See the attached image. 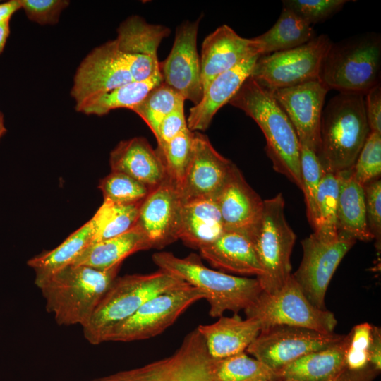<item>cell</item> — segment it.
<instances>
[{"mask_svg": "<svg viewBox=\"0 0 381 381\" xmlns=\"http://www.w3.org/2000/svg\"><path fill=\"white\" fill-rule=\"evenodd\" d=\"M365 96V109L370 131L381 134L380 83L370 89Z\"/></svg>", "mask_w": 381, "mask_h": 381, "instance_id": "cell-45", "label": "cell"}, {"mask_svg": "<svg viewBox=\"0 0 381 381\" xmlns=\"http://www.w3.org/2000/svg\"><path fill=\"white\" fill-rule=\"evenodd\" d=\"M200 18L187 20L177 27L171 50L159 65L162 82L194 105L203 95L200 59L197 50Z\"/></svg>", "mask_w": 381, "mask_h": 381, "instance_id": "cell-15", "label": "cell"}, {"mask_svg": "<svg viewBox=\"0 0 381 381\" xmlns=\"http://www.w3.org/2000/svg\"><path fill=\"white\" fill-rule=\"evenodd\" d=\"M315 37L311 24L289 8L283 6L273 26L265 33L253 38L258 43L262 56L297 47Z\"/></svg>", "mask_w": 381, "mask_h": 381, "instance_id": "cell-31", "label": "cell"}, {"mask_svg": "<svg viewBox=\"0 0 381 381\" xmlns=\"http://www.w3.org/2000/svg\"><path fill=\"white\" fill-rule=\"evenodd\" d=\"M197 329L205 340L212 358L220 359L245 352L260 332L259 322L253 318L243 320L238 314L219 317L210 325Z\"/></svg>", "mask_w": 381, "mask_h": 381, "instance_id": "cell-25", "label": "cell"}, {"mask_svg": "<svg viewBox=\"0 0 381 381\" xmlns=\"http://www.w3.org/2000/svg\"><path fill=\"white\" fill-rule=\"evenodd\" d=\"M344 335L324 334L310 329L274 325L260 330L246 351L277 373L297 358L328 347Z\"/></svg>", "mask_w": 381, "mask_h": 381, "instance_id": "cell-12", "label": "cell"}, {"mask_svg": "<svg viewBox=\"0 0 381 381\" xmlns=\"http://www.w3.org/2000/svg\"><path fill=\"white\" fill-rule=\"evenodd\" d=\"M121 265L99 270L70 265L54 273L36 285L45 300L47 311L54 315L59 325L84 327L117 277Z\"/></svg>", "mask_w": 381, "mask_h": 381, "instance_id": "cell-2", "label": "cell"}, {"mask_svg": "<svg viewBox=\"0 0 381 381\" xmlns=\"http://www.w3.org/2000/svg\"><path fill=\"white\" fill-rule=\"evenodd\" d=\"M188 129L184 107H182L166 116L159 124L155 135L157 142V147H162Z\"/></svg>", "mask_w": 381, "mask_h": 381, "instance_id": "cell-44", "label": "cell"}, {"mask_svg": "<svg viewBox=\"0 0 381 381\" xmlns=\"http://www.w3.org/2000/svg\"><path fill=\"white\" fill-rule=\"evenodd\" d=\"M27 17L40 25H54L70 1L66 0H19Z\"/></svg>", "mask_w": 381, "mask_h": 381, "instance_id": "cell-42", "label": "cell"}, {"mask_svg": "<svg viewBox=\"0 0 381 381\" xmlns=\"http://www.w3.org/2000/svg\"><path fill=\"white\" fill-rule=\"evenodd\" d=\"M152 259L159 270L200 290L210 304L212 318H219L226 310L234 314L245 310L262 291L257 277L234 276L210 269L195 254L179 258L171 253L159 252L153 254Z\"/></svg>", "mask_w": 381, "mask_h": 381, "instance_id": "cell-3", "label": "cell"}, {"mask_svg": "<svg viewBox=\"0 0 381 381\" xmlns=\"http://www.w3.org/2000/svg\"><path fill=\"white\" fill-rule=\"evenodd\" d=\"M133 81L115 40L94 48L83 59L73 78L71 95L77 111L88 102Z\"/></svg>", "mask_w": 381, "mask_h": 381, "instance_id": "cell-14", "label": "cell"}, {"mask_svg": "<svg viewBox=\"0 0 381 381\" xmlns=\"http://www.w3.org/2000/svg\"><path fill=\"white\" fill-rule=\"evenodd\" d=\"M98 188L104 200L121 205L141 203L152 190L133 177L112 171L99 181Z\"/></svg>", "mask_w": 381, "mask_h": 381, "instance_id": "cell-39", "label": "cell"}, {"mask_svg": "<svg viewBox=\"0 0 381 381\" xmlns=\"http://www.w3.org/2000/svg\"><path fill=\"white\" fill-rule=\"evenodd\" d=\"M109 164L112 171L124 173L151 190L167 177L162 157L143 137L119 143L110 153Z\"/></svg>", "mask_w": 381, "mask_h": 381, "instance_id": "cell-23", "label": "cell"}, {"mask_svg": "<svg viewBox=\"0 0 381 381\" xmlns=\"http://www.w3.org/2000/svg\"><path fill=\"white\" fill-rule=\"evenodd\" d=\"M212 373L214 381H280L277 373L245 352L212 358Z\"/></svg>", "mask_w": 381, "mask_h": 381, "instance_id": "cell-34", "label": "cell"}, {"mask_svg": "<svg viewBox=\"0 0 381 381\" xmlns=\"http://www.w3.org/2000/svg\"><path fill=\"white\" fill-rule=\"evenodd\" d=\"M378 373L379 371L369 365L358 370L346 369L339 376L330 381H373Z\"/></svg>", "mask_w": 381, "mask_h": 381, "instance_id": "cell-47", "label": "cell"}, {"mask_svg": "<svg viewBox=\"0 0 381 381\" xmlns=\"http://www.w3.org/2000/svg\"><path fill=\"white\" fill-rule=\"evenodd\" d=\"M225 231L215 198H198L183 202L179 239L187 246L201 249Z\"/></svg>", "mask_w": 381, "mask_h": 381, "instance_id": "cell-27", "label": "cell"}, {"mask_svg": "<svg viewBox=\"0 0 381 381\" xmlns=\"http://www.w3.org/2000/svg\"><path fill=\"white\" fill-rule=\"evenodd\" d=\"M21 8L19 0H10L0 3V22L9 21L12 15Z\"/></svg>", "mask_w": 381, "mask_h": 381, "instance_id": "cell-49", "label": "cell"}, {"mask_svg": "<svg viewBox=\"0 0 381 381\" xmlns=\"http://www.w3.org/2000/svg\"><path fill=\"white\" fill-rule=\"evenodd\" d=\"M284 205L282 193L264 200L262 216L248 234L263 272L257 278L268 294L279 290L291 275L290 257L296 234L286 219Z\"/></svg>", "mask_w": 381, "mask_h": 381, "instance_id": "cell-7", "label": "cell"}, {"mask_svg": "<svg viewBox=\"0 0 381 381\" xmlns=\"http://www.w3.org/2000/svg\"><path fill=\"white\" fill-rule=\"evenodd\" d=\"M161 83L162 78L158 71L147 79L130 82L88 102L79 111L101 116L118 108L131 110Z\"/></svg>", "mask_w": 381, "mask_h": 381, "instance_id": "cell-32", "label": "cell"}, {"mask_svg": "<svg viewBox=\"0 0 381 381\" xmlns=\"http://www.w3.org/2000/svg\"><path fill=\"white\" fill-rule=\"evenodd\" d=\"M356 241L345 235L332 241L314 233L301 241L303 258L293 277L308 300L325 310V297L329 282L340 262Z\"/></svg>", "mask_w": 381, "mask_h": 381, "instance_id": "cell-13", "label": "cell"}, {"mask_svg": "<svg viewBox=\"0 0 381 381\" xmlns=\"http://www.w3.org/2000/svg\"><path fill=\"white\" fill-rule=\"evenodd\" d=\"M302 188L308 220L313 229L317 226V195L325 170L317 153L300 143Z\"/></svg>", "mask_w": 381, "mask_h": 381, "instance_id": "cell-38", "label": "cell"}, {"mask_svg": "<svg viewBox=\"0 0 381 381\" xmlns=\"http://www.w3.org/2000/svg\"><path fill=\"white\" fill-rule=\"evenodd\" d=\"M6 132V128L4 126V116L0 112V140L4 135Z\"/></svg>", "mask_w": 381, "mask_h": 381, "instance_id": "cell-51", "label": "cell"}, {"mask_svg": "<svg viewBox=\"0 0 381 381\" xmlns=\"http://www.w3.org/2000/svg\"><path fill=\"white\" fill-rule=\"evenodd\" d=\"M150 248L147 238L135 224L121 235L90 243L71 265L107 270L121 265L131 254Z\"/></svg>", "mask_w": 381, "mask_h": 381, "instance_id": "cell-29", "label": "cell"}, {"mask_svg": "<svg viewBox=\"0 0 381 381\" xmlns=\"http://www.w3.org/2000/svg\"><path fill=\"white\" fill-rule=\"evenodd\" d=\"M183 205L179 188L167 177L142 202L136 225L151 248L161 249L179 239Z\"/></svg>", "mask_w": 381, "mask_h": 381, "instance_id": "cell-17", "label": "cell"}, {"mask_svg": "<svg viewBox=\"0 0 381 381\" xmlns=\"http://www.w3.org/2000/svg\"><path fill=\"white\" fill-rule=\"evenodd\" d=\"M199 250L205 260L221 272L256 277L263 274L250 238L245 233L225 230L213 243Z\"/></svg>", "mask_w": 381, "mask_h": 381, "instance_id": "cell-24", "label": "cell"}, {"mask_svg": "<svg viewBox=\"0 0 381 381\" xmlns=\"http://www.w3.org/2000/svg\"><path fill=\"white\" fill-rule=\"evenodd\" d=\"M260 56L246 59L216 76L203 91L201 100L190 109L187 119L190 131H205L217 111L228 103L250 75Z\"/></svg>", "mask_w": 381, "mask_h": 381, "instance_id": "cell-22", "label": "cell"}, {"mask_svg": "<svg viewBox=\"0 0 381 381\" xmlns=\"http://www.w3.org/2000/svg\"><path fill=\"white\" fill-rule=\"evenodd\" d=\"M9 33V21L0 22V54L4 51Z\"/></svg>", "mask_w": 381, "mask_h": 381, "instance_id": "cell-50", "label": "cell"}, {"mask_svg": "<svg viewBox=\"0 0 381 381\" xmlns=\"http://www.w3.org/2000/svg\"><path fill=\"white\" fill-rule=\"evenodd\" d=\"M260 56L253 38L238 35L227 25H222L207 35L202 44L200 68L204 90L218 75L234 67L243 60Z\"/></svg>", "mask_w": 381, "mask_h": 381, "instance_id": "cell-21", "label": "cell"}, {"mask_svg": "<svg viewBox=\"0 0 381 381\" xmlns=\"http://www.w3.org/2000/svg\"><path fill=\"white\" fill-rule=\"evenodd\" d=\"M193 138L194 133L188 129L157 149L163 160L167 177L179 190L192 157Z\"/></svg>", "mask_w": 381, "mask_h": 381, "instance_id": "cell-37", "label": "cell"}, {"mask_svg": "<svg viewBox=\"0 0 381 381\" xmlns=\"http://www.w3.org/2000/svg\"><path fill=\"white\" fill-rule=\"evenodd\" d=\"M337 173L324 172L317 195V226L314 234L321 240L332 241L339 237Z\"/></svg>", "mask_w": 381, "mask_h": 381, "instance_id": "cell-35", "label": "cell"}, {"mask_svg": "<svg viewBox=\"0 0 381 381\" xmlns=\"http://www.w3.org/2000/svg\"><path fill=\"white\" fill-rule=\"evenodd\" d=\"M369 363L380 372L381 368V332L380 328L373 325L372 340L368 349Z\"/></svg>", "mask_w": 381, "mask_h": 381, "instance_id": "cell-48", "label": "cell"}, {"mask_svg": "<svg viewBox=\"0 0 381 381\" xmlns=\"http://www.w3.org/2000/svg\"><path fill=\"white\" fill-rule=\"evenodd\" d=\"M244 311L246 318L259 322L260 330L283 325L332 334L337 324L333 313L320 309L308 300L292 274L277 291H262Z\"/></svg>", "mask_w": 381, "mask_h": 381, "instance_id": "cell-8", "label": "cell"}, {"mask_svg": "<svg viewBox=\"0 0 381 381\" xmlns=\"http://www.w3.org/2000/svg\"><path fill=\"white\" fill-rule=\"evenodd\" d=\"M215 200L224 229L227 231L248 235L263 212L264 200L250 186L235 164Z\"/></svg>", "mask_w": 381, "mask_h": 381, "instance_id": "cell-20", "label": "cell"}, {"mask_svg": "<svg viewBox=\"0 0 381 381\" xmlns=\"http://www.w3.org/2000/svg\"><path fill=\"white\" fill-rule=\"evenodd\" d=\"M332 42L322 34L297 47L260 56L250 76L270 90L319 80L322 61Z\"/></svg>", "mask_w": 381, "mask_h": 381, "instance_id": "cell-10", "label": "cell"}, {"mask_svg": "<svg viewBox=\"0 0 381 381\" xmlns=\"http://www.w3.org/2000/svg\"><path fill=\"white\" fill-rule=\"evenodd\" d=\"M93 234V226L90 219L53 250L30 258L27 264L35 272V285L71 265L92 243Z\"/></svg>", "mask_w": 381, "mask_h": 381, "instance_id": "cell-30", "label": "cell"}, {"mask_svg": "<svg viewBox=\"0 0 381 381\" xmlns=\"http://www.w3.org/2000/svg\"><path fill=\"white\" fill-rule=\"evenodd\" d=\"M270 91L293 125L299 143L317 153L321 116L329 90L319 80H315Z\"/></svg>", "mask_w": 381, "mask_h": 381, "instance_id": "cell-18", "label": "cell"}, {"mask_svg": "<svg viewBox=\"0 0 381 381\" xmlns=\"http://www.w3.org/2000/svg\"><path fill=\"white\" fill-rule=\"evenodd\" d=\"M91 381H214L212 358L197 328L171 356Z\"/></svg>", "mask_w": 381, "mask_h": 381, "instance_id": "cell-9", "label": "cell"}, {"mask_svg": "<svg viewBox=\"0 0 381 381\" xmlns=\"http://www.w3.org/2000/svg\"><path fill=\"white\" fill-rule=\"evenodd\" d=\"M368 226L376 246L381 242V181L374 179L363 186Z\"/></svg>", "mask_w": 381, "mask_h": 381, "instance_id": "cell-43", "label": "cell"}, {"mask_svg": "<svg viewBox=\"0 0 381 381\" xmlns=\"http://www.w3.org/2000/svg\"><path fill=\"white\" fill-rule=\"evenodd\" d=\"M188 284L163 270L116 277L105 292L89 322L83 327L85 339L97 345L111 331L133 315L152 297Z\"/></svg>", "mask_w": 381, "mask_h": 381, "instance_id": "cell-5", "label": "cell"}, {"mask_svg": "<svg viewBox=\"0 0 381 381\" xmlns=\"http://www.w3.org/2000/svg\"><path fill=\"white\" fill-rule=\"evenodd\" d=\"M381 37L365 32L332 42L321 64L319 80L339 92L364 95L380 83Z\"/></svg>", "mask_w": 381, "mask_h": 381, "instance_id": "cell-6", "label": "cell"}, {"mask_svg": "<svg viewBox=\"0 0 381 381\" xmlns=\"http://www.w3.org/2000/svg\"><path fill=\"white\" fill-rule=\"evenodd\" d=\"M350 334L337 343L307 353L280 369V381H330L346 368L345 358Z\"/></svg>", "mask_w": 381, "mask_h": 381, "instance_id": "cell-26", "label": "cell"}, {"mask_svg": "<svg viewBox=\"0 0 381 381\" xmlns=\"http://www.w3.org/2000/svg\"><path fill=\"white\" fill-rule=\"evenodd\" d=\"M228 103L256 122L265 138V152L274 169L301 190L299 140L271 91L250 75Z\"/></svg>", "mask_w": 381, "mask_h": 381, "instance_id": "cell-1", "label": "cell"}, {"mask_svg": "<svg viewBox=\"0 0 381 381\" xmlns=\"http://www.w3.org/2000/svg\"><path fill=\"white\" fill-rule=\"evenodd\" d=\"M373 325L364 322L356 325L350 334L349 348L368 351L372 340Z\"/></svg>", "mask_w": 381, "mask_h": 381, "instance_id": "cell-46", "label": "cell"}, {"mask_svg": "<svg viewBox=\"0 0 381 381\" xmlns=\"http://www.w3.org/2000/svg\"><path fill=\"white\" fill-rule=\"evenodd\" d=\"M185 99L163 82L151 90L131 110L136 113L155 135L162 120L177 109L184 107Z\"/></svg>", "mask_w": 381, "mask_h": 381, "instance_id": "cell-36", "label": "cell"}, {"mask_svg": "<svg viewBox=\"0 0 381 381\" xmlns=\"http://www.w3.org/2000/svg\"><path fill=\"white\" fill-rule=\"evenodd\" d=\"M141 203L121 205L104 200L90 219L94 229L92 243L121 235L132 229L136 224Z\"/></svg>", "mask_w": 381, "mask_h": 381, "instance_id": "cell-33", "label": "cell"}, {"mask_svg": "<svg viewBox=\"0 0 381 381\" xmlns=\"http://www.w3.org/2000/svg\"><path fill=\"white\" fill-rule=\"evenodd\" d=\"M354 179L363 187L381 174V134L370 132L353 166Z\"/></svg>", "mask_w": 381, "mask_h": 381, "instance_id": "cell-40", "label": "cell"}, {"mask_svg": "<svg viewBox=\"0 0 381 381\" xmlns=\"http://www.w3.org/2000/svg\"><path fill=\"white\" fill-rule=\"evenodd\" d=\"M234 164L214 148L206 135L194 133L192 157L179 190L183 202L215 198Z\"/></svg>", "mask_w": 381, "mask_h": 381, "instance_id": "cell-19", "label": "cell"}, {"mask_svg": "<svg viewBox=\"0 0 381 381\" xmlns=\"http://www.w3.org/2000/svg\"><path fill=\"white\" fill-rule=\"evenodd\" d=\"M205 298L200 290L189 284L156 295L115 327L106 341L128 342L155 337L174 324L195 302Z\"/></svg>", "mask_w": 381, "mask_h": 381, "instance_id": "cell-11", "label": "cell"}, {"mask_svg": "<svg viewBox=\"0 0 381 381\" xmlns=\"http://www.w3.org/2000/svg\"><path fill=\"white\" fill-rule=\"evenodd\" d=\"M169 34L167 27L150 24L138 15L120 24L114 40L133 81L147 79L159 71L157 49Z\"/></svg>", "mask_w": 381, "mask_h": 381, "instance_id": "cell-16", "label": "cell"}, {"mask_svg": "<svg viewBox=\"0 0 381 381\" xmlns=\"http://www.w3.org/2000/svg\"><path fill=\"white\" fill-rule=\"evenodd\" d=\"M364 95L339 92L323 109L317 155L325 171L353 167L370 131Z\"/></svg>", "mask_w": 381, "mask_h": 381, "instance_id": "cell-4", "label": "cell"}, {"mask_svg": "<svg viewBox=\"0 0 381 381\" xmlns=\"http://www.w3.org/2000/svg\"><path fill=\"white\" fill-rule=\"evenodd\" d=\"M337 177L338 234L345 235L356 241L373 240L368 226L363 187L354 179L351 168L337 172Z\"/></svg>", "mask_w": 381, "mask_h": 381, "instance_id": "cell-28", "label": "cell"}, {"mask_svg": "<svg viewBox=\"0 0 381 381\" xmlns=\"http://www.w3.org/2000/svg\"><path fill=\"white\" fill-rule=\"evenodd\" d=\"M349 2L347 0H285L283 6L289 8L310 24L325 21L339 12Z\"/></svg>", "mask_w": 381, "mask_h": 381, "instance_id": "cell-41", "label": "cell"}]
</instances>
